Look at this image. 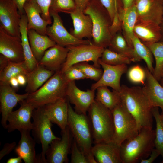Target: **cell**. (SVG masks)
<instances>
[{
	"label": "cell",
	"instance_id": "8d00e7d4",
	"mask_svg": "<svg viewBox=\"0 0 163 163\" xmlns=\"http://www.w3.org/2000/svg\"><path fill=\"white\" fill-rule=\"evenodd\" d=\"M103 62L113 65L129 64L132 61L127 57L105 48L100 58Z\"/></svg>",
	"mask_w": 163,
	"mask_h": 163
},
{
	"label": "cell",
	"instance_id": "4fadbf2b",
	"mask_svg": "<svg viewBox=\"0 0 163 163\" xmlns=\"http://www.w3.org/2000/svg\"><path fill=\"white\" fill-rule=\"evenodd\" d=\"M98 62L103 69V73L100 79L92 85L91 89L95 91L99 87L105 86L119 92L121 89L120 78L127 71V64L109 65L103 62L100 59Z\"/></svg>",
	"mask_w": 163,
	"mask_h": 163
},
{
	"label": "cell",
	"instance_id": "9f6ffc18",
	"mask_svg": "<svg viewBox=\"0 0 163 163\" xmlns=\"http://www.w3.org/2000/svg\"><path fill=\"white\" fill-rule=\"evenodd\" d=\"M161 78H163V64L162 65L161 69Z\"/></svg>",
	"mask_w": 163,
	"mask_h": 163
},
{
	"label": "cell",
	"instance_id": "9a60e30c",
	"mask_svg": "<svg viewBox=\"0 0 163 163\" xmlns=\"http://www.w3.org/2000/svg\"><path fill=\"white\" fill-rule=\"evenodd\" d=\"M29 94H19L9 84L0 85V112L1 123L6 129L7 118L18 103L26 99Z\"/></svg>",
	"mask_w": 163,
	"mask_h": 163
},
{
	"label": "cell",
	"instance_id": "cb8c5ba5",
	"mask_svg": "<svg viewBox=\"0 0 163 163\" xmlns=\"http://www.w3.org/2000/svg\"><path fill=\"white\" fill-rule=\"evenodd\" d=\"M30 131L28 130L19 131L21 138L15 148V151L25 163H39L38 155L36 153V141L30 135Z\"/></svg>",
	"mask_w": 163,
	"mask_h": 163
},
{
	"label": "cell",
	"instance_id": "7bdbcfd3",
	"mask_svg": "<svg viewBox=\"0 0 163 163\" xmlns=\"http://www.w3.org/2000/svg\"><path fill=\"white\" fill-rule=\"evenodd\" d=\"M108 12L112 22L116 13L120 7L119 0H99Z\"/></svg>",
	"mask_w": 163,
	"mask_h": 163
},
{
	"label": "cell",
	"instance_id": "7402d4cb",
	"mask_svg": "<svg viewBox=\"0 0 163 163\" xmlns=\"http://www.w3.org/2000/svg\"><path fill=\"white\" fill-rule=\"evenodd\" d=\"M91 151L97 163H122L120 147L112 141L95 144Z\"/></svg>",
	"mask_w": 163,
	"mask_h": 163
},
{
	"label": "cell",
	"instance_id": "836d02e7",
	"mask_svg": "<svg viewBox=\"0 0 163 163\" xmlns=\"http://www.w3.org/2000/svg\"><path fill=\"white\" fill-rule=\"evenodd\" d=\"M149 49L155 62V65L152 74L158 81L161 78V73L163 64V41L154 43H143Z\"/></svg>",
	"mask_w": 163,
	"mask_h": 163
},
{
	"label": "cell",
	"instance_id": "74e56055",
	"mask_svg": "<svg viewBox=\"0 0 163 163\" xmlns=\"http://www.w3.org/2000/svg\"><path fill=\"white\" fill-rule=\"evenodd\" d=\"M75 8L74 0H51L49 12H63L70 14Z\"/></svg>",
	"mask_w": 163,
	"mask_h": 163
},
{
	"label": "cell",
	"instance_id": "484cf974",
	"mask_svg": "<svg viewBox=\"0 0 163 163\" xmlns=\"http://www.w3.org/2000/svg\"><path fill=\"white\" fill-rule=\"evenodd\" d=\"M134 33L143 43L158 42L162 37L160 25L150 21L137 20L134 28Z\"/></svg>",
	"mask_w": 163,
	"mask_h": 163
},
{
	"label": "cell",
	"instance_id": "6da1fadb",
	"mask_svg": "<svg viewBox=\"0 0 163 163\" xmlns=\"http://www.w3.org/2000/svg\"><path fill=\"white\" fill-rule=\"evenodd\" d=\"M119 94L122 103L135 119L139 131L142 128L152 129L153 107L142 88L122 85Z\"/></svg>",
	"mask_w": 163,
	"mask_h": 163
},
{
	"label": "cell",
	"instance_id": "f1b7e54d",
	"mask_svg": "<svg viewBox=\"0 0 163 163\" xmlns=\"http://www.w3.org/2000/svg\"><path fill=\"white\" fill-rule=\"evenodd\" d=\"M55 72L39 65L26 75L27 93H33L41 87L55 73Z\"/></svg>",
	"mask_w": 163,
	"mask_h": 163
},
{
	"label": "cell",
	"instance_id": "f907efd6",
	"mask_svg": "<svg viewBox=\"0 0 163 163\" xmlns=\"http://www.w3.org/2000/svg\"><path fill=\"white\" fill-rule=\"evenodd\" d=\"M9 60L1 54L0 55V72L2 71L8 64Z\"/></svg>",
	"mask_w": 163,
	"mask_h": 163
},
{
	"label": "cell",
	"instance_id": "94428289",
	"mask_svg": "<svg viewBox=\"0 0 163 163\" xmlns=\"http://www.w3.org/2000/svg\"><path fill=\"white\" fill-rule=\"evenodd\" d=\"M158 0L163 3V0Z\"/></svg>",
	"mask_w": 163,
	"mask_h": 163
},
{
	"label": "cell",
	"instance_id": "6f0895ef",
	"mask_svg": "<svg viewBox=\"0 0 163 163\" xmlns=\"http://www.w3.org/2000/svg\"><path fill=\"white\" fill-rule=\"evenodd\" d=\"M160 118L162 124L163 126V114H160Z\"/></svg>",
	"mask_w": 163,
	"mask_h": 163
},
{
	"label": "cell",
	"instance_id": "c3c4849f",
	"mask_svg": "<svg viewBox=\"0 0 163 163\" xmlns=\"http://www.w3.org/2000/svg\"><path fill=\"white\" fill-rule=\"evenodd\" d=\"M75 8L84 11L88 3L91 0H74Z\"/></svg>",
	"mask_w": 163,
	"mask_h": 163
},
{
	"label": "cell",
	"instance_id": "4316f807",
	"mask_svg": "<svg viewBox=\"0 0 163 163\" xmlns=\"http://www.w3.org/2000/svg\"><path fill=\"white\" fill-rule=\"evenodd\" d=\"M122 22L123 35L129 45L133 48L132 40L135 36L134 29L137 20V15L134 3L127 9L124 10L121 7L118 10Z\"/></svg>",
	"mask_w": 163,
	"mask_h": 163
},
{
	"label": "cell",
	"instance_id": "4dcf8cb0",
	"mask_svg": "<svg viewBox=\"0 0 163 163\" xmlns=\"http://www.w3.org/2000/svg\"><path fill=\"white\" fill-rule=\"evenodd\" d=\"M108 47L110 50L129 58L132 62H137L142 60L120 31L112 37Z\"/></svg>",
	"mask_w": 163,
	"mask_h": 163
},
{
	"label": "cell",
	"instance_id": "e575fe53",
	"mask_svg": "<svg viewBox=\"0 0 163 163\" xmlns=\"http://www.w3.org/2000/svg\"><path fill=\"white\" fill-rule=\"evenodd\" d=\"M133 47L138 56L146 63L147 67L152 74L154 68L153 66V55L149 48L134 36L132 40Z\"/></svg>",
	"mask_w": 163,
	"mask_h": 163
},
{
	"label": "cell",
	"instance_id": "ee69618b",
	"mask_svg": "<svg viewBox=\"0 0 163 163\" xmlns=\"http://www.w3.org/2000/svg\"><path fill=\"white\" fill-rule=\"evenodd\" d=\"M33 0L36 2L40 7L42 10L41 16L42 18L47 21L49 25L51 24L52 22L49 12V8L51 0Z\"/></svg>",
	"mask_w": 163,
	"mask_h": 163
},
{
	"label": "cell",
	"instance_id": "7a4b0ae2",
	"mask_svg": "<svg viewBox=\"0 0 163 163\" xmlns=\"http://www.w3.org/2000/svg\"><path fill=\"white\" fill-rule=\"evenodd\" d=\"M155 130L142 128L134 137L123 142L120 146L122 163H136L149 156L155 147Z\"/></svg>",
	"mask_w": 163,
	"mask_h": 163
},
{
	"label": "cell",
	"instance_id": "bcb514c9",
	"mask_svg": "<svg viewBox=\"0 0 163 163\" xmlns=\"http://www.w3.org/2000/svg\"><path fill=\"white\" fill-rule=\"evenodd\" d=\"M16 146L15 142H13L11 143H6L4 145L2 149L0 151V160L6 155L9 154Z\"/></svg>",
	"mask_w": 163,
	"mask_h": 163
},
{
	"label": "cell",
	"instance_id": "3957f363",
	"mask_svg": "<svg viewBox=\"0 0 163 163\" xmlns=\"http://www.w3.org/2000/svg\"><path fill=\"white\" fill-rule=\"evenodd\" d=\"M68 83L59 70L55 72L39 89L29 94L25 100L35 109L43 107L66 97Z\"/></svg>",
	"mask_w": 163,
	"mask_h": 163
},
{
	"label": "cell",
	"instance_id": "f546056e",
	"mask_svg": "<svg viewBox=\"0 0 163 163\" xmlns=\"http://www.w3.org/2000/svg\"><path fill=\"white\" fill-rule=\"evenodd\" d=\"M27 24L26 14L21 15L20 27L24 62L28 70L30 72L37 66L39 63L34 56L30 44L27 34Z\"/></svg>",
	"mask_w": 163,
	"mask_h": 163
},
{
	"label": "cell",
	"instance_id": "8992f818",
	"mask_svg": "<svg viewBox=\"0 0 163 163\" xmlns=\"http://www.w3.org/2000/svg\"><path fill=\"white\" fill-rule=\"evenodd\" d=\"M68 126L81 151L86 156L91 152L93 139L89 117L74 111L69 100Z\"/></svg>",
	"mask_w": 163,
	"mask_h": 163
},
{
	"label": "cell",
	"instance_id": "ba28073f",
	"mask_svg": "<svg viewBox=\"0 0 163 163\" xmlns=\"http://www.w3.org/2000/svg\"><path fill=\"white\" fill-rule=\"evenodd\" d=\"M32 118V135L35 141L42 146L41 152L38 155L40 163H46V154L50 144L53 140L59 138L53 133L52 123L44 113L42 107L34 109Z\"/></svg>",
	"mask_w": 163,
	"mask_h": 163
},
{
	"label": "cell",
	"instance_id": "9c48e42d",
	"mask_svg": "<svg viewBox=\"0 0 163 163\" xmlns=\"http://www.w3.org/2000/svg\"><path fill=\"white\" fill-rule=\"evenodd\" d=\"M66 47L68 52L66 61L61 69L62 72L76 64L84 62L92 61L95 66L100 68L101 65L99 60L105 48L93 43L80 44Z\"/></svg>",
	"mask_w": 163,
	"mask_h": 163
},
{
	"label": "cell",
	"instance_id": "83f0119b",
	"mask_svg": "<svg viewBox=\"0 0 163 163\" xmlns=\"http://www.w3.org/2000/svg\"><path fill=\"white\" fill-rule=\"evenodd\" d=\"M28 37L33 54L39 62L45 52L56 43L47 35H42L33 29L27 30Z\"/></svg>",
	"mask_w": 163,
	"mask_h": 163
},
{
	"label": "cell",
	"instance_id": "277c9868",
	"mask_svg": "<svg viewBox=\"0 0 163 163\" xmlns=\"http://www.w3.org/2000/svg\"><path fill=\"white\" fill-rule=\"evenodd\" d=\"M83 12L92 21V43L105 48L108 47L112 37L110 30L112 22L107 10L99 0H91Z\"/></svg>",
	"mask_w": 163,
	"mask_h": 163
},
{
	"label": "cell",
	"instance_id": "db71d44e",
	"mask_svg": "<svg viewBox=\"0 0 163 163\" xmlns=\"http://www.w3.org/2000/svg\"><path fill=\"white\" fill-rule=\"evenodd\" d=\"M9 84L11 87L14 89L18 88L20 85L16 77H13L10 79Z\"/></svg>",
	"mask_w": 163,
	"mask_h": 163
},
{
	"label": "cell",
	"instance_id": "8fae6325",
	"mask_svg": "<svg viewBox=\"0 0 163 163\" xmlns=\"http://www.w3.org/2000/svg\"><path fill=\"white\" fill-rule=\"evenodd\" d=\"M50 15L53 19L51 26H48L46 35L56 44L63 47L82 44L92 43L90 40H80L69 33L64 27L62 20L58 13L50 12Z\"/></svg>",
	"mask_w": 163,
	"mask_h": 163
},
{
	"label": "cell",
	"instance_id": "f35d334b",
	"mask_svg": "<svg viewBox=\"0 0 163 163\" xmlns=\"http://www.w3.org/2000/svg\"><path fill=\"white\" fill-rule=\"evenodd\" d=\"M74 65L82 71L86 79H90L96 82L100 79L103 73V71L101 69L94 65L89 64L88 62H80Z\"/></svg>",
	"mask_w": 163,
	"mask_h": 163
},
{
	"label": "cell",
	"instance_id": "d6a6232c",
	"mask_svg": "<svg viewBox=\"0 0 163 163\" xmlns=\"http://www.w3.org/2000/svg\"><path fill=\"white\" fill-rule=\"evenodd\" d=\"M28 72L24 61L16 62L9 60L6 67L0 72V85L9 84L12 78L20 74L26 75Z\"/></svg>",
	"mask_w": 163,
	"mask_h": 163
},
{
	"label": "cell",
	"instance_id": "681fc988",
	"mask_svg": "<svg viewBox=\"0 0 163 163\" xmlns=\"http://www.w3.org/2000/svg\"><path fill=\"white\" fill-rule=\"evenodd\" d=\"M17 7L19 13L21 15L25 14L24 5L27 0H12Z\"/></svg>",
	"mask_w": 163,
	"mask_h": 163
},
{
	"label": "cell",
	"instance_id": "5b68a950",
	"mask_svg": "<svg viewBox=\"0 0 163 163\" xmlns=\"http://www.w3.org/2000/svg\"><path fill=\"white\" fill-rule=\"evenodd\" d=\"M88 112L94 143L112 141L114 127L111 110L95 99Z\"/></svg>",
	"mask_w": 163,
	"mask_h": 163
},
{
	"label": "cell",
	"instance_id": "816d5d0a",
	"mask_svg": "<svg viewBox=\"0 0 163 163\" xmlns=\"http://www.w3.org/2000/svg\"><path fill=\"white\" fill-rule=\"evenodd\" d=\"M122 5L123 10H126L130 7L135 2L136 0H120Z\"/></svg>",
	"mask_w": 163,
	"mask_h": 163
},
{
	"label": "cell",
	"instance_id": "44dd1931",
	"mask_svg": "<svg viewBox=\"0 0 163 163\" xmlns=\"http://www.w3.org/2000/svg\"><path fill=\"white\" fill-rule=\"evenodd\" d=\"M146 78L143 91L153 107H159L163 114V86L153 76L147 67L144 69Z\"/></svg>",
	"mask_w": 163,
	"mask_h": 163
},
{
	"label": "cell",
	"instance_id": "11a10c76",
	"mask_svg": "<svg viewBox=\"0 0 163 163\" xmlns=\"http://www.w3.org/2000/svg\"><path fill=\"white\" fill-rule=\"evenodd\" d=\"M22 158L20 156L10 158L7 161V163H21L22 162Z\"/></svg>",
	"mask_w": 163,
	"mask_h": 163
},
{
	"label": "cell",
	"instance_id": "30bf717a",
	"mask_svg": "<svg viewBox=\"0 0 163 163\" xmlns=\"http://www.w3.org/2000/svg\"><path fill=\"white\" fill-rule=\"evenodd\" d=\"M61 137L53 140L46 154V163H66L73 137L67 126L61 131Z\"/></svg>",
	"mask_w": 163,
	"mask_h": 163
},
{
	"label": "cell",
	"instance_id": "7dc6e473",
	"mask_svg": "<svg viewBox=\"0 0 163 163\" xmlns=\"http://www.w3.org/2000/svg\"><path fill=\"white\" fill-rule=\"evenodd\" d=\"M160 155L159 152L155 148H154L152 150L149 155V157L148 159H141L140 163H152L156 158Z\"/></svg>",
	"mask_w": 163,
	"mask_h": 163
},
{
	"label": "cell",
	"instance_id": "b9f144b4",
	"mask_svg": "<svg viewBox=\"0 0 163 163\" xmlns=\"http://www.w3.org/2000/svg\"><path fill=\"white\" fill-rule=\"evenodd\" d=\"M63 73L66 80L68 83L75 80L86 79L82 71L74 65L69 68Z\"/></svg>",
	"mask_w": 163,
	"mask_h": 163
},
{
	"label": "cell",
	"instance_id": "f6af8a7d",
	"mask_svg": "<svg viewBox=\"0 0 163 163\" xmlns=\"http://www.w3.org/2000/svg\"><path fill=\"white\" fill-rule=\"evenodd\" d=\"M121 27L122 22L119 17L118 11L116 13L110 27V32L112 37L120 31Z\"/></svg>",
	"mask_w": 163,
	"mask_h": 163
},
{
	"label": "cell",
	"instance_id": "d6986e66",
	"mask_svg": "<svg viewBox=\"0 0 163 163\" xmlns=\"http://www.w3.org/2000/svg\"><path fill=\"white\" fill-rule=\"evenodd\" d=\"M44 113L52 123L64 130L68 126V100L67 97L42 107Z\"/></svg>",
	"mask_w": 163,
	"mask_h": 163
},
{
	"label": "cell",
	"instance_id": "60d3db41",
	"mask_svg": "<svg viewBox=\"0 0 163 163\" xmlns=\"http://www.w3.org/2000/svg\"><path fill=\"white\" fill-rule=\"evenodd\" d=\"M71 163H88L86 156L79 148L74 139L71 149Z\"/></svg>",
	"mask_w": 163,
	"mask_h": 163
},
{
	"label": "cell",
	"instance_id": "ac0fdd59",
	"mask_svg": "<svg viewBox=\"0 0 163 163\" xmlns=\"http://www.w3.org/2000/svg\"><path fill=\"white\" fill-rule=\"evenodd\" d=\"M137 20L150 21L160 25L163 16V3L158 0H136Z\"/></svg>",
	"mask_w": 163,
	"mask_h": 163
},
{
	"label": "cell",
	"instance_id": "680465c9",
	"mask_svg": "<svg viewBox=\"0 0 163 163\" xmlns=\"http://www.w3.org/2000/svg\"><path fill=\"white\" fill-rule=\"evenodd\" d=\"M160 84L163 86V78H162L160 80Z\"/></svg>",
	"mask_w": 163,
	"mask_h": 163
},
{
	"label": "cell",
	"instance_id": "603a6c76",
	"mask_svg": "<svg viewBox=\"0 0 163 163\" xmlns=\"http://www.w3.org/2000/svg\"><path fill=\"white\" fill-rule=\"evenodd\" d=\"M74 29L70 33L80 40L86 38L89 40L92 38L93 24L90 17L85 14L83 11L75 9L70 14Z\"/></svg>",
	"mask_w": 163,
	"mask_h": 163
},
{
	"label": "cell",
	"instance_id": "ffe728a7",
	"mask_svg": "<svg viewBox=\"0 0 163 163\" xmlns=\"http://www.w3.org/2000/svg\"><path fill=\"white\" fill-rule=\"evenodd\" d=\"M24 8L27 19V30L33 29L42 35H46L48 23L41 16V9L33 0H27Z\"/></svg>",
	"mask_w": 163,
	"mask_h": 163
},
{
	"label": "cell",
	"instance_id": "1f68e13d",
	"mask_svg": "<svg viewBox=\"0 0 163 163\" xmlns=\"http://www.w3.org/2000/svg\"><path fill=\"white\" fill-rule=\"evenodd\" d=\"M96 90L95 100L110 110L121 102L119 92L114 90L111 91L105 86L99 87Z\"/></svg>",
	"mask_w": 163,
	"mask_h": 163
},
{
	"label": "cell",
	"instance_id": "f5cc1de1",
	"mask_svg": "<svg viewBox=\"0 0 163 163\" xmlns=\"http://www.w3.org/2000/svg\"><path fill=\"white\" fill-rule=\"evenodd\" d=\"M19 85L21 86H23L27 83V81L26 75L23 74H20L16 77Z\"/></svg>",
	"mask_w": 163,
	"mask_h": 163
},
{
	"label": "cell",
	"instance_id": "5bb4252c",
	"mask_svg": "<svg viewBox=\"0 0 163 163\" xmlns=\"http://www.w3.org/2000/svg\"><path fill=\"white\" fill-rule=\"evenodd\" d=\"M19 103L20 107L16 110L12 111L8 116L6 129L9 133L16 130L31 131L32 129L31 119L35 108L25 100Z\"/></svg>",
	"mask_w": 163,
	"mask_h": 163
},
{
	"label": "cell",
	"instance_id": "91938a15",
	"mask_svg": "<svg viewBox=\"0 0 163 163\" xmlns=\"http://www.w3.org/2000/svg\"><path fill=\"white\" fill-rule=\"evenodd\" d=\"M161 24H162V32H163V16L162 21Z\"/></svg>",
	"mask_w": 163,
	"mask_h": 163
},
{
	"label": "cell",
	"instance_id": "d4e9b609",
	"mask_svg": "<svg viewBox=\"0 0 163 163\" xmlns=\"http://www.w3.org/2000/svg\"><path fill=\"white\" fill-rule=\"evenodd\" d=\"M68 49L56 44L45 52L39 64L48 69L56 72L61 69L66 61Z\"/></svg>",
	"mask_w": 163,
	"mask_h": 163
},
{
	"label": "cell",
	"instance_id": "52a82bcc",
	"mask_svg": "<svg viewBox=\"0 0 163 163\" xmlns=\"http://www.w3.org/2000/svg\"><path fill=\"white\" fill-rule=\"evenodd\" d=\"M111 111L114 127L112 142L120 147L124 141L136 136L139 131L135 119L122 102Z\"/></svg>",
	"mask_w": 163,
	"mask_h": 163
},
{
	"label": "cell",
	"instance_id": "d590c367",
	"mask_svg": "<svg viewBox=\"0 0 163 163\" xmlns=\"http://www.w3.org/2000/svg\"><path fill=\"white\" fill-rule=\"evenodd\" d=\"M152 112L156 122L155 136L154 141L155 147L160 152L163 163V126L162 124L158 107L152 108Z\"/></svg>",
	"mask_w": 163,
	"mask_h": 163
},
{
	"label": "cell",
	"instance_id": "ab89813d",
	"mask_svg": "<svg viewBox=\"0 0 163 163\" xmlns=\"http://www.w3.org/2000/svg\"><path fill=\"white\" fill-rule=\"evenodd\" d=\"M127 77L131 82L144 85L146 78L145 69L138 65L131 67L128 71Z\"/></svg>",
	"mask_w": 163,
	"mask_h": 163
},
{
	"label": "cell",
	"instance_id": "e0dca14e",
	"mask_svg": "<svg viewBox=\"0 0 163 163\" xmlns=\"http://www.w3.org/2000/svg\"><path fill=\"white\" fill-rule=\"evenodd\" d=\"M0 53L11 61L21 62L24 61L21 38L8 34L1 26Z\"/></svg>",
	"mask_w": 163,
	"mask_h": 163
},
{
	"label": "cell",
	"instance_id": "7c38bea8",
	"mask_svg": "<svg viewBox=\"0 0 163 163\" xmlns=\"http://www.w3.org/2000/svg\"><path fill=\"white\" fill-rule=\"evenodd\" d=\"M21 17L17 6L12 0H0V26L6 33L21 38Z\"/></svg>",
	"mask_w": 163,
	"mask_h": 163
},
{
	"label": "cell",
	"instance_id": "2e32d148",
	"mask_svg": "<svg viewBox=\"0 0 163 163\" xmlns=\"http://www.w3.org/2000/svg\"><path fill=\"white\" fill-rule=\"evenodd\" d=\"M95 90H81L76 85L75 81L69 82L67 85L66 96L69 102L75 105L77 113L86 114L95 99Z\"/></svg>",
	"mask_w": 163,
	"mask_h": 163
}]
</instances>
